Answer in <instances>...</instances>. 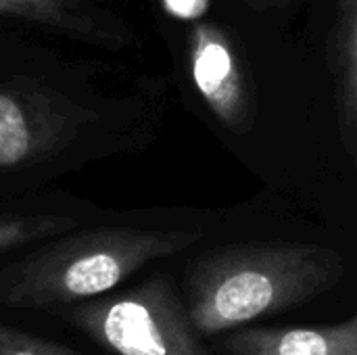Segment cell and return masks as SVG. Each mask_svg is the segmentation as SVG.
<instances>
[{
  "mask_svg": "<svg viewBox=\"0 0 357 355\" xmlns=\"http://www.w3.org/2000/svg\"><path fill=\"white\" fill-rule=\"evenodd\" d=\"M331 59L337 80L341 140L357 178V0H337Z\"/></svg>",
  "mask_w": 357,
  "mask_h": 355,
  "instance_id": "9",
  "label": "cell"
},
{
  "mask_svg": "<svg viewBox=\"0 0 357 355\" xmlns=\"http://www.w3.org/2000/svg\"><path fill=\"white\" fill-rule=\"evenodd\" d=\"M184 31V63L192 88L209 111L232 132L251 126L249 92L241 59L228 33L213 21L197 17Z\"/></svg>",
  "mask_w": 357,
  "mask_h": 355,
  "instance_id": "6",
  "label": "cell"
},
{
  "mask_svg": "<svg viewBox=\"0 0 357 355\" xmlns=\"http://www.w3.org/2000/svg\"><path fill=\"white\" fill-rule=\"evenodd\" d=\"M343 274L335 249L255 243L199 255L188 264L180 291L195 328L215 339L328 293Z\"/></svg>",
  "mask_w": 357,
  "mask_h": 355,
  "instance_id": "3",
  "label": "cell"
},
{
  "mask_svg": "<svg viewBox=\"0 0 357 355\" xmlns=\"http://www.w3.org/2000/svg\"><path fill=\"white\" fill-rule=\"evenodd\" d=\"M111 56L0 31V205L54 188L157 136L163 82Z\"/></svg>",
  "mask_w": 357,
  "mask_h": 355,
  "instance_id": "1",
  "label": "cell"
},
{
  "mask_svg": "<svg viewBox=\"0 0 357 355\" xmlns=\"http://www.w3.org/2000/svg\"><path fill=\"white\" fill-rule=\"evenodd\" d=\"M136 0H0V31L119 54L140 36L128 13Z\"/></svg>",
  "mask_w": 357,
  "mask_h": 355,
  "instance_id": "5",
  "label": "cell"
},
{
  "mask_svg": "<svg viewBox=\"0 0 357 355\" xmlns=\"http://www.w3.org/2000/svg\"><path fill=\"white\" fill-rule=\"evenodd\" d=\"M203 239L146 213L105 209L96 220L46 239L0 264V310L46 314L102 297L149 266Z\"/></svg>",
  "mask_w": 357,
  "mask_h": 355,
  "instance_id": "2",
  "label": "cell"
},
{
  "mask_svg": "<svg viewBox=\"0 0 357 355\" xmlns=\"http://www.w3.org/2000/svg\"><path fill=\"white\" fill-rule=\"evenodd\" d=\"M105 209L61 186L0 205V264L21 251L96 220Z\"/></svg>",
  "mask_w": 357,
  "mask_h": 355,
  "instance_id": "7",
  "label": "cell"
},
{
  "mask_svg": "<svg viewBox=\"0 0 357 355\" xmlns=\"http://www.w3.org/2000/svg\"><path fill=\"white\" fill-rule=\"evenodd\" d=\"M251 4H257V6H276V4H284L289 0H249Z\"/></svg>",
  "mask_w": 357,
  "mask_h": 355,
  "instance_id": "12",
  "label": "cell"
},
{
  "mask_svg": "<svg viewBox=\"0 0 357 355\" xmlns=\"http://www.w3.org/2000/svg\"><path fill=\"white\" fill-rule=\"evenodd\" d=\"M157 2L165 19L182 21V23L203 17L209 6V0H157Z\"/></svg>",
  "mask_w": 357,
  "mask_h": 355,
  "instance_id": "11",
  "label": "cell"
},
{
  "mask_svg": "<svg viewBox=\"0 0 357 355\" xmlns=\"http://www.w3.org/2000/svg\"><path fill=\"white\" fill-rule=\"evenodd\" d=\"M0 355H77L73 349L0 322Z\"/></svg>",
  "mask_w": 357,
  "mask_h": 355,
  "instance_id": "10",
  "label": "cell"
},
{
  "mask_svg": "<svg viewBox=\"0 0 357 355\" xmlns=\"http://www.w3.org/2000/svg\"><path fill=\"white\" fill-rule=\"evenodd\" d=\"M50 316L113 355H215L195 328L180 287L165 272Z\"/></svg>",
  "mask_w": 357,
  "mask_h": 355,
  "instance_id": "4",
  "label": "cell"
},
{
  "mask_svg": "<svg viewBox=\"0 0 357 355\" xmlns=\"http://www.w3.org/2000/svg\"><path fill=\"white\" fill-rule=\"evenodd\" d=\"M222 355H357V312L326 326H243L215 337Z\"/></svg>",
  "mask_w": 357,
  "mask_h": 355,
  "instance_id": "8",
  "label": "cell"
}]
</instances>
